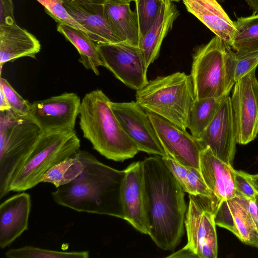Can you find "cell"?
<instances>
[{
  "instance_id": "26",
  "label": "cell",
  "mask_w": 258,
  "mask_h": 258,
  "mask_svg": "<svg viewBox=\"0 0 258 258\" xmlns=\"http://www.w3.org/2000/svg\"><path fill=\"white\" fill-rule=\"evenodd\" d=\"M224 99H196L189 114L187 128L198 141L212 121Z\"/></svg>"
},
{
  "instance_id": "34",
  "label": "cell",
  "mask_w": 258,
  "mask_h": 258,
  "mask_svg": "<svg viewBox=\"0 0 258 258\" xmlns=\"http://www.w3.org/2000/svg\"><path fill=\"white\" fill-rule=\"evenodd\" d=\"M234 184L236 196L240 195L251 199H255L256 193L245 176L242 174L241 171L234 169Z\"/></svg>"
},
{
  "instance_id": "13",
  "label": "cell",
  "mask_w": 258,
  "mask_h": 258,
  "mask_svg": "<svg viewBox=\"0 0 258 258\" xmlns=\"http://www.w3.org/2000/svg\"><path fill=\"white\" fill-rule=\"evenodd\" d=\"M146 112L166 154L183 165L200 170L202 148L199 141L186 130L158 115Z\"/></svg>"
},
{
  "instance_id": "8",
  "label": "cell",
  "mask_w": 258,
  "mask_h": 258,
  "mask_svg": "<svg viewBox=\"0 0 258 258\" xmlns=\"http://www.w3.org/2000/svg\"><path fill=\"white\" fill-rule=\"evenodd\" d=\"M189 195L184 219L187 242L179 250L166 256L170 258H216L217 237L214 216L209 200Z\"/></svg>"
},
{
  "instance_id": "35",
  "label": "cell",
  "mask_w": 258,
  "mask_h": 258,
  "mask_svg": "<svg viewBox=\"0 0 258 258\" xmlns=\"http://www.w3.org/2000/svg\"><path fill=\"white\" fill-rule=\"evenodd\" d=\"M234 198L243 208L257 229H258V206L255 199L240 195H237Z\"/></svg>"
},
{
  "instance_id": "24",
  "label": "cell",
  "mask_w": 258,
  "mask_h": 258,
  "mask_svg": "<svg viewBox=\"0 0 258 258\" xmlns=\"http://www.w3.org/2000/svg\"><path fill=\"white\" fill-rule=\"evenodd\" d=\"M56 30L77 49L80 56L79 62L86 69L91 70L98 75V68L103 66V63L97 49V43L85 33L70 25L58 23Z\"/></svg>"
},
{
  "instance_id": "17",
  "label": "cell",
  "mask_w": 258,
  "mask_h": 258,
  "mask_svg": "<svg viewBox=\"0 0 258 258\" xmlns=\"http://www.w3.org/2000/svg\"><path fill=\"white\" fill-rule=\"evenodd\" d=\"M232 165L216 157L209 148L202 150L200 171L204 180L213 196L211 209L221 201L236 196L234 172Z\"/></svg>"
},
{
  "instance_id": "5",
  "label": "cell",
  "mask_w": 258,
  "mask_h": 258,
  "mask_svg": "<svg viewBox=\"0 0 258 258\" xmlns=\"http://www.w3.org/2000/svg\"><path fill=\"white\" fill-rule=\"evenodd\" d=\"M136 102L186 130L189 114L196 98L190 75L176 72L149 81L136 94Z\"/></svg>"
},
{
  "instance_id": "38",
  "label": "cell",
  "mask_w": 258,
  "mask_h": 258,
  "mask_svg": "<svg viewBox=\"0 0 258 258\" xmlns=\"http://www.w3.org/2000/svg\"><path fill=\"white\" fill-rule=\"evenodd\" d=\"M0 111L11 109L9 103L3 92L0 89Z\"/></svg>"
},
{
  "instance_id": "42",
  "label": "cell",
  "mask_w": 258,
  "mask_h": 258,
  "mask_svg": "<svg viewBox=\"0 0 258 258\" xmlns=\"http://www.w3.org/2000/svg\"><path fill=\"white\" fill-rule=\"evenodd\" d=\"M255 202L257 204V205L258 206V194H256V195L255 196Z\"/></svg>"
},
{
  "instance_id": "33",
  "label": "cell",
  "mask_w": 258,
  "mask_h": 258,
  "mask_svg": "<svg viewBox=\"0 0 258 258\" xmlns=\"http://www.w3.org/2000/svg\"><path fill=\"white\" fill-rule=\"evenodd\" d=\"M234 79L236 82L258 66V51L235 52Z\"/></svg>"
},
{
  "instance_id": "32",
  "label": "cell",
  "mask_w": 258,
  "mask_h": 258,
  "mask_svg": "<svg viewBox=\"0 0 258 258\" xmlns=\"http://www.w3.org/2000/svg\"><path fill=\"white\" fill-rule=\"evenodd\" d=\"M0 89L6 97L12 110L20 115L30 116L32 103L22 98L8 81L2 77L0 79Z\"/></svg>"
},
{
  "instance_id": "21",
  "label": "cell",
  "mask_w": 258,
  "mask_h": 258,
  "mask_svg": "<svg viewBox=\"0 0 258 258\" xmlns=\"http://www.w3.org/2000/svg\"><path fill=\"white\" fill-rule=\"evenodd\" d=\"M186 10L231 47L235 26L217 0H182Z\"/></svg>"
},
{
  "instance_id": "27",
  "label": "cell",
  "mask_w": 258,
  "mask_h": 258,
  "mask_svg": "<svg viewBox=\"0 0 258 258\" xmlns=\"http://www.w3.org/2000/svg\"><path fill=\"white\" fill-rule=\"evenodd\" d=\"M234 23L233 49L238 52L258 51V14L238 18Z\"/></svg>"
},
{
  "instance_id": "28",
  "label": "cell",
  "mask_w": 258,
  "mask_h": 258,
  "mask_svg": "<svg viewBox=\"0 0 258 258\" xmlns=\"http://www.w3.org/2000/svg\"><path fill=\"white\" fill-rule=\"evenodd\" d=\"M83 169V162L77 152L48 170L43 176L42 182L50 183L57 188L75 179Z\"/></svg>"
},
{
  "instance_id": "9",
  "label": "cell",
  "mask_w": 258,
  "mask_h": 258,
  "mask_svg": "<svg viewBox=\"0 0 258 258\" xmlns=\"http://www.w3.org/2000/svg\"><path fill=\"white\" fill-rule=\"evenodd\" d=\"M103 66L122 83L136 91L149 82L144 55L139 47L127 42L97 43Z\"/></svg>"
},
{
  "instance_id": "18",
  "label": "cell",
  "mask_w": 258,
  "mask_h": 258,
  "mask_svg": "<svg viewBox=\"0 0 258 258\" xmlns=\"http://www.w3.org/2000/svg\"><path fill=\"white\" fill-rule=\"evenodd\" d=\"M31 207L30 196L15 195L0 205V247L9 246L28 228Z\"/></svg>"
},
{
  "instance_id": "41",
  "label": "cell",
  "mask_w": 258,
  "mask_h": 258,
  "mask_svg": "<svg viewBox=\"0 0 258 258\" xmlns=\"http://www.w3.org/2000/svg\"><path fill=\"white\" fill-rule=\"evenodd\" d=\"M257 232H258V229H257ZM251 246H253L257 248H258V233L256 235V238H255L254 240L253 241Z\"/></svg>"
},
{
  "instance_id": "2",
  "label": "cell",
  "mask_w": 258,
  "mask_h": 258,
  "mask_svg": "<svg viewBox=\"0 0 258 258\" xmlns=\"http://www.w3.org/2000/svg\"><path fill=\"white\" fill-rule=\"evenodd\" d=\"M83 169L80 174L51 193L59 205L78 212L124 219L121 189L124 170L111 167L86 151L79 150Z\"/></svg>"
},
{
  "instance_id": "23",
  "label": "cell",
  "mask_w": 258,
  "mask_h": 258,
  "mask_svg": "<svg viewBox=\"0 0 258 258\" xmlns=\"http://www.w3.org/2000/svg\"><path fill=\"white\" fill-rule=\"evenodd\" d=\"M131 0H107L104 7L116 32L125 42L138 46L140 40V29L136 11L130 7Z\"/></svg>"
},
{
  "instance_id": "12",
  "label": "cell",
  "mask_w": 258,
  "mask_h": 258,
  "mask_svg": "<svg viewBox=\"0 0 258 258\" xmlns=\"http://www.w3.org/2000/svg\"><path fill=\"white\" fill-rule=\"evenodd\" d=\"M110 106L139 151L161 157L166 155L146 111L136 101H111Z\"/></svg>"
},
{
  "instance_id": "36",
  "label": "cell",
  "mask_w": 258,
  "mask_h": 258,
  "mask_svg": "<svg viewBox=\"0 0 258 258\" xmlns=\"http://www.w3.org/2000/svg\"><path fill=\"white\" fill-rule=\"evenodd\" d=\"M15 23L13 0H0V25Z\"/></svg>"
},
{
  "instance_id": "15",
  "label": "cell",
  "mask_w": 258,
  "mask_h": 258,
  "mask_svg": "<svg viewBox=\"0 0 258 258\" xmlns=\"http://www.w3.org/2000/svg\"><path fill=\"white\" fill-rule=\"evenodd\" d=\"M124 172L121 189L124 220L141 233L149 235L142 161L132 163Z\"/></svg>"
},
{
  "instance_id": "6",
  "label": "cell",
  "mask_w": 258,
  "mask_h": 258,
  "mask_svg": "<svg viewBox=\"0 0 258 258\" xmlns=\"http://www.w3.org/2000/svg\"><path fill=\"white\" fill-rule=\"evenodd\" d=\"M80 140L75 130L42 132L10 184V191L21 192L39 183L52 167L75 154Z\"/></svg>"
},
{
  "instance_id": "30",
  "label": "cell",
  "mask_w": 258,
  "mask_h": 258,
  "mask_svg": "<svg viewBox=\"0 0 258 258\" xmlns=\"http://www.w3.org/2000/svg\"><path fill=\"white\" fill-rule=\"evenodd\" d=\"M44 8L46 13L56 22L70 25L85 33L95 42L94 35L80 24L68 12L63 4L62 0H36Z\"/></svg>"
},
{
  "instance_id": "1",
  "label": "cell",
  "mask_w": 258,
  "mask_h": 258,
  "mask_svg": "<svg viewBox=\"0 0 258 258\" xmlns=\"http://www.w3.org/2000/svg\"><path fill=\"white\" fill-rule=\"evenodd\" d=\"M142 162L149 235L161 249L173 251L184 234V191L161 156Z\"/></svg>"
},
{
  "instance_id": "29",
  "label": "cell",
  "mask_w": 258,
  "mask_h": 258,
  "mask_svg": "<svg viewBox=\"0 0 258 258\" xmlns=\"http://www.w3.org/2000/svg\"><path fill=\"white\" fill-rule=\"evenodd\" d=\"M9 258H87L88 251H61L43 249L33 246L13 248L5 253Z\"/></svg>"
},
{
  "instance_id": "39",
  "label": "cell",
  "mask_w": 258,
  "mask_h": 258,
  "mask_svg": "<svg viewBox=\"0 0 258 258\" xmlns=\"http://www.w3.org/2000/svg\"><path fill=\"white\" fill-rule=\"evenodd\" d=\"M254 13L258 14V0H245Z\"/></svg>"
},
{
  "instance_id": "11",
  "label": "cell",
  "mask_w": 258,
  "mask_h": 258,
  "mask_svg": "<svg viewBox=\"0 0 258 258\" xmlns=\"http://www.w3.org/2000/svg\"><path fill=\"white\" fill-rule=\"evenodd\" d=\"M81 103L76 93H64L33 102L29 116L42 132L74 130Z\"/></svg>"
},
{
  "instance_id": "40",
  "label": "cell",
  "mask_w": 258,
  "mask_h": 258,
  "mask_svg": "<svg viewBox=\"0 0 258 258\" xmlns=\"http://www.w3.org/2000/svg\"><path fill=\"white\" fill-rule=\"evenodd\" d=\"M88 2H91L95 3L97 4H103L107 0H82Z\"/></svg>"
},
{
  "instance_id": "4",
  "label": "cell",
  "mask_w": 258,
  "mask_h": 258,
  "mask_svg": "<svg viewBox=\"0 0 258 258\" xmlns=\"http://www.w3.org/2000/svg\"><path fill=\"white\" fill-rule=\"evenodd\" d=\"M235 52L215 35L194 51L190 76L196 99H223L234 86Z\"/></svg>"
},
{
  "instance_id": "37",
  "label": "cell",
  "mask_w": 258,
  "mask_h": 258,
  "mask_svg": "<svg viewBox=\"0 0 258 258\" xmlns=\"http://www.w3.org/2000/svg\"><path fill=\"white\" fill-rule=\"evenodd\" d=\"M247 181L253 188L254 191L258 194V174H250L244 171H241Z\"/></svg>"
},
{
  "instance_id": "10",
  "label": "cell",
  "mask_w": 258,
  "mask_h": 258,
  "mask_svg": "<svg viewBox=\"0 0 258 258\" xmlns=\"http://www.w3.org/2000/svg\"><path fill=\"white\" fill-rule=\"evenodd\" d=\"M231 101L237 142L246 145L258 134V80L255 70L235 82Z\"/></svg>"
},
{
  "instance_id": "20",
  "label": "cell",
  "mask_w": 258,
  "mask_h": 258,
  "mask_svg": "<svg viewBox=\"0 0 258 258\" xmlns=\"http://www.w3.org/2000/svg\"><path fill=\"white\" fill-rule=\"evenodd\" d=\"M37 38L16 23L0 25V65L22 57L35 58L41 50Z\"/></svg>"
},
{
  "instance_id": "43",
  "label": "cell",
  "mask_w": 258,
  "mask_h": 258,
  "mask_svg": "<svg viewBox=\"0 0 258 258\" xmlns=\"http://www.w3.org/2000/svg\"><path fill=\"white\" fill-rule=\"evenodd\" d=\"M172 2H179L180 0H168Z\"/></svg>"
},
{
  "instance_id": "22",
  "label": "cell",
  "mask_w": 258,
  "mask_h": 258,
  "mask_svg": "<svg viewBox=\"0 0 258 258\" xmlns=\"http://www.w3.org/2000/svg\"><path fill=\"white\" fill-rule=\"evenodd\" d=\"M179 15V11L172 2L162 0L153 24L140 39L139 45L148 68L158 57L162 41Z\"/></svg>"
},
{
  "instance_id": "7",
  "label": "cell",
  "mask_w": 258,
  "mask_h": 258,
  "mask_svg": "<svg viewBox=\"0 0 258 258\" xmlns=\"http://www.w3.org/2000/svg\"><path fill=\"white\" fill-rule=\"evenodd\" d=\"M42 131L30 117L11 109L0 111V199L10 191L11 181Z\"/></svg>"
},
{
  "instance_id": "19",
  "label": "cell",
  "mask_w": 258,
  "mask_h": 258,
  "mask_svg": "<svg viewBox=\"0 0 258 258\" xmlns=\"http://www.w3.org/2000/svg\"><path fill=\"white\" fill-rule=\"evenodd\" d=\"M211 210L216 225L229 230L242 242L252 245L257 229L234 198L220 201Z\"/></svg>"
},
{
  "instance_id": "31",
  "label": "cell",
  "mask_w": 258,
  "mask_h": 258,
  "mask_svg": "<svg viewBox=\"0 0 258 258\" xmlns=\"http://www.w3.org/2000/svg\"><path fill=\"white\" fill-rule=\"evenodd\" d=\"M140 29V39L148 32L158 13L162 0H133Z\"/></svg>"
},
{
  "instance_id": "25",
  "label": "cell",
  "mask_w": 258,
  "mask_h": 258,
  "mask_svg": "<svg viewBox=\"0 0 258 258\" xmlns=\"http://www.w3.org/2000/svg\"><path fill=\"white\" fill-rule=\"evenodd\" d=\"M161 157L184 192L208 199L210 203L213 201V196L205 183L200 170L183 165L166 154Z\"/></svg>"
},
{
  "instance_id": "14",
  "label": "cell",
  "mask_w": 258,
  "mask_h": 258,
  "mask_svg": "<svg viewBox=\"0 0 258 258\" xmlns=\"http://www.w3.org/2000/svg\"><path fill=\"white\" fill-rule=\"evenodd\" d=\"M199 141L202 150L209 148L216 157L232 165L237 142L229 96L222 101L215 116Z\"/></svg>"
},
{
  "instance_id": "16",
  "label": "cell",
  "mask_w": 258,
  "mask_h": 258,
  "mask_svg": "<svg viewBox=\"0 0 258 258\" xmlns=\"http://www.w3.org/2000/svg\"><path fill=\"white\" fill-rule=\"evenodd\" d=\"M71 16L90 31L96 43L125 42L112 27L103 4L82 0H62Z\"/></svg>"
},
{
  "instance_id": "3",
  "label": "cell",
  "mask_w": 258,
  "mask_h": 258,
  "mask_svg": "<svg viewBox=\"0 0 258 258\" xmlns=\"http://www.w3.org/2000/svg\"><path fill=\"white\" fill-rule=\"evenodd\" d=\"M110 102L101 90L86 94L81 103L79 124L83 137L94 150L108 159L123 162L139 150L122 127Z\"/></svg>"
}]
</instances>
